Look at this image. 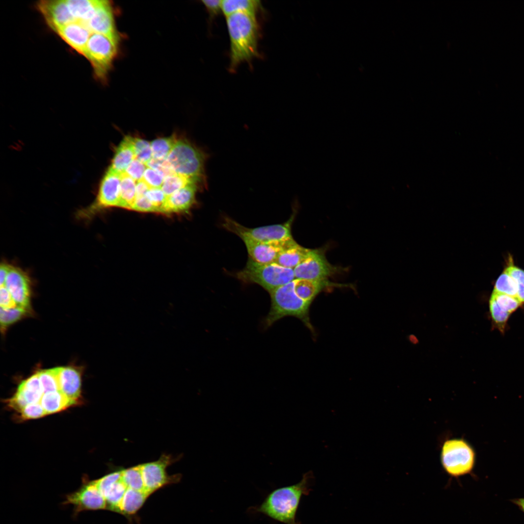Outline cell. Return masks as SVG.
<instances>
[{
  "instance_id": "cell-17",
  "label": "cell",
  "mask_w": 524,
  "mask_h": 524,
  "mask_svg": "<svg viewBox=\"0 0 524 524\" xmlns=\"http://www.w3.org/2000/svg\"><path fill=\"white\" fill-rule=\"evenodd\" d=\"M198 185L191 183L177 191L166 198L161 213H172L186 212L195 202Z\"/></svg>"
},
{
  "instance_id": "cell-28",
  "label": "cell",
  "mask_w": 524,
  "mask_h": 524,
  "mask_svg": "<svg viewBox=\"0 0 524 524\" xmlns=\"http://www.w3.org/2000/svg\"><path fill=\"white\" fill-rule=\"evenodd\" d=\"M17 391L21 393L28 404L40 402L44 392L37 373L23 381Z\"/></svg>"
},
{
  "instance_id": "cell-50",
  "label": "cell",
  "mask_w": 524,
  "mask_h": 524,
  "mask_svg": "<svg viewBox=\"0 0 524 524\" xmlns=\"http://www.w3.org/2000/svg\"><path fill=\"white\" fill-rule=\"evenodd\" d=\"M511 502L514 503H520L524 504V498H514L512 499Z\"/></svg>"
},
{
  "instance_id": "cell-43",
  "label": "cell",
  "mask_w": 524,
  "mask_h": 524,
  "mask_svg": "<svg viewBox=\"0 0 524 524\" xmlns=\"http://www.w3.org/2000/svg\"><path fill=\"white\" fill-rule=\"evenodd\" d=\"M145 196L157 209L158 213H161L162 206L166 198L161 188H149Z\"/></svg>"
},
{
  "instance_id": "cell-33",
  "label": "cell",
  "mask_w": 524,
  "mask_h": 524,
  "mask_svg": "<svg viewBox=\"0 0 524 524\" xmlns=\"http://www.w3.org/2000/svg\"><path fill=\"white\" fill-rule=\"evenodd\" d=\"M493 291L518 298V289L516 281L505 270L497 279Z\"/></svg>"
},
{
  "instance_id": "cell-29",
  "label": "cell",
  "mask_w": 524,
  "mask_h": 524,
  "mask_svg": "<svg viewBox=\"0 0 524 524\" xmlns=\"http://www.w3.org/2000/svg\"><path fill=\"white\" fill-rule=\"evenodd\" d=\"M121 177L120 200L118 207L131 210L136 198V182L123 173Z\"/></svg>"
},
{
  "instance_id": "cell-41",
  "label": "cell",
  "mask_w": 524,
  "mask_h": 524,
  "mask_svg": "<svg viewBox=\"0 0 524 524\" xmlns=\"http://www.w3.org/2000/svg\"><path fill=\"white\" fill-rule=\"evenodd\" d=\"M20 412L24 419H37L47 415L40 402L28 404Z\"/></svg>"
},
{
  "instance_id": "cell-11",
  "label": "cell",
  "mask_w": 524,
  "mask_h": 524,
  "mask_svg": "<svg viewBox=\"0 0 524 524\" xmlns=\"http://www.w3.org/2000/svg\"><path fill=\"white\" fill-rule=\"evenodd\" d=\"M174 461L170 455H163L155 461L140 465L145 490L148 494L179 481V475H169L166 471L167 467Z\"/></svg>"
},
{
  "instance_id": "cell-1",
  "label": "cell",
  "mask_w": 524,
  "mask_h": 524,
  "mask_svg": "<svg viewBox=\"0 0 524 524\" xmlns=\"http://www.w3.org/2000/svg\"><path fill=\"white\" fill-rule=\"evenodd\" d=\"M312 478L311 472L305 474L298 483L272 491L260 505L249 508V511L285 524H299L296 520V511L301 496L309 492Z\"/></svg>"
},
{
  "instance_id": "cell-10",
  "label": "cell",
  "mask_w": 524,
  "mask_h": 524,
  "mask_svg": "<svg viewBox=\"0 0 524 524\" xmlns=\"http://www.w3.org/2000/svg\"><path fill=\"white\" fill-rule=\"evenodd\" d=\"M63 505L73 507V516L84 511L107 509L106 500L100 491L96 480L85 482L76 491L66 495Z\"/></svg>"
},
{
  "instance_id": "cell-7",
  "label": "cell",
  "mask_w": 524,
  "mask_h": 524,
  "mask_svg": "<svg viewBox=\"0 0 524 524\" xmlns=\"http://www.w3.org/2000/svg\"><path fill=\"white\" fill-rule=\"evenodd\" d=\"M440 459L445 472L451 476L458 477L472 472L475 454L472 446L464 439H447L442 443Z\"/></svg>"
},
{
  "instance_id": "cell-6",
  "label": "cell",
  "mask_w": 524,
  "mask_h": 524,
  "mask_svg": "<svg viewBox=\"0 0 524 524\" xmlns=\"http://www.w3.org/2000/svg\"><path fill=\"white\" fill-rule=\"evenodd\" d=\"M119 41L98 33H92L84 56L90 62L95 77L105 82L118 53Z\"/></svg>"
},
{
  "instance_id": "cell-25",
  "label": "cell",
  "mask_w": 524,
  "mask_h": 524,
  "mask_svg": "<svg viewBox=\"0 0 524 524\" xmlns=\"http://www.w3.org/2000/svg\"><path fill=\"white\" fill-rule=\"evenodd\" d=\"M261 6L258 0H223L221 3L222 12L226 17L239 12L256 16Z\"/></svg>"
},
{
  "instance_id": "cell-47",
  "label": "cell",
  "mask_w": 524,
  "mask_h": 524,
  "mask_svg": "<svg viewBox=\"0 0 524 524\" xmlns=\"http://www.w3.org/2000/svg\"><path fill=\"white\" fill-rule=\"evenodd\" d=\"M9 404L11 408L21 412L28 404L21 393L17 391L15 395L9 400Z\"/></svg>"
},
{
  "instance_id": "cell-38",
  "label": "cell",
  "mask_w": 524,
  "mask_h": 524,
  "mask_svg": "<svg viewBox=\"0 0 524 524\" xmlns=\"http://www.w3.org/2000/svg\"><path fill=\"white\" fill-rule=\"evenodd\" d=\"M508 260L504 270L516 280L518 289L517 297L522 304H524V270L514 265L511 257Z\"/></svg>"
},
{
  "instance_id": "cell-4",
  "label": "cell",
  "mask_w": 524,
  "mask_h": 524,
  "mask_svg": "<svg viewBox=\"0 0 524 524\" xmlns=\"http://www.w3.org/2000/svg\"><path fill=\"white\" fill-rule=\"evenodd\" d=\"M207 156L187 140H177L164 163L174 173L203 184L206 182L204 164Z\"/></svg>"
},
{
  "instance_id": "cell-13",
  "label": "cell",
  "mask_w": 524,
  "mask_h": 524,
  "mask_svg": "<svg viewBox=\"0 0 524 524\" xmlns=\"http://www.w3.org/2000/svg\"><path fill=\"white\" fill-rule=\"evenodd\" d=\"M4 286L17 306L28 311L30 307L31 281L27 272L11 264Z\"/></svg>"
},
{
  "instance_id": "cell-18",
  "label": "cell",
  "mask_w": 524,
  "mask_h": 524,
  "mask_svg": "<svg viewBox=\"0 0 524 524\" xmlns=\"http://www.w3.org/2000/svg\"><path fill=\"white\" fill-rule=\"evenodd\" d=\"M56 33L79 53L84 55L92 33L83 23L74 21L62 27Z\"/></svg>"
},
{
  "instance_id": "cell-2",
  "label": "cell",
  "mask_w": 524,
  "mask_h": 524,
  "mask_svg": "<svg viewBox=\"0 0 524 524\" xmlns=\"http://www.w3.org/2000/svg\"><path fill=\"white\" fill-rule=\"evenodd\" d=\"M230 40L229 70L257 57L259 28L256 16L236 13L226 17Z\"/></svg>"
},
{
  "instance_id": "cell-48",
  "label": "cell",
  "mask_w": 524,
  "mask_h": 524,
  "mask_svg": "<svg viewBox=\"0 0 524 524\" xmlns=\"http://www.w3.org/2000/svg\"><path fill=\"white\" fill-rule=\"evenodd\" d=\"M11 264L5 261L0 263V286H4L5 281L9 273Z\"/></svg>"
},
{
  "instance_id": "cell-45",
  "label": "cell",
  "mask_w": 524,
  "mask_h": 524,
  "mask_svg": "<svg viewBox=\"0 0 524 524\" xmlns=\"http://www.w3.org/2000/svg\"><path fill=\"white\" fill-rule=\"evenodd\" d=\"M0 307L5 309H11L17 307L11 294L5 286H0Z\"/></svg>"
},
{
  "instance_id": "cell-26",
  "label": "cell",
  "mask_w": 524,
  "mask_h": 524,
  "mask_svg": "<svg viewBox=\"0 0 524 524\" xmlns=\"http://www.w3.org/2000/svg\"><path fill=\"white\" fill-rule=\"evenodd\" d=\"M127 488L121 477L118 481L100 491L106 500L107 509L119 513L121 502Z\"/></svg>"
},
{
  "instance_id": "cell-40",
  "label": "cell",
  "mask_w": 524,
  "mask_h": 524,
  "mask_svg": "<svg viewBox=\"0 0 524 524\" xmlns=\"http://www.w3.org/2000/svg\"><path fill=\"white\" fill-rule=\"evenodd\" d=\"M149 188H161L164 177L157 171L147 167L142 179Z\"/></svg>"
},
{
  "instance_id": "cell-21",
  "label": "cell",
  "mask_w": 524,
  "mask_h": 524,
  "mask_svg": "<svg viewBox=\"0 0 524 524\" xmlns=\"http://www.w3.org/2000/svg\"><path fill=\"white\" fill-rule=\"evenodd\" d=\"M149 496L145 491L128 488L121 502L119 513L125 516L135 514L142 507Z\"/></svg>"
},
{
  "instance_id": "cell-36",
  "label": "cell",
  "mask_w": 524,
  "mask_h": 524,
  "mask_svg": "<svg viewBox=\"0 0 524 524\" xmlns=\"http://www.w3.org/2000/svg\"><path fill=\"white\" fill-rule=\"evenodd\" d=\"M26 313L27 310L19 307L11 309L0 307V322L1 329H5L8 326L18 321Z\"/></svg>"
},
{
  "instance_id": "cell-5",
  "label": "cell",
  "mask_w": 524,
  "mask_h": 524,
  "mask_svg": "<svg viewBox=\"0 0 524 524\" xmlns=\"http://www.w3.org/2000/svg\"><path fill=\"white\" fill-rule=\"evenodd\" d=\"M236 275L243 282L259 284L269 293L295 279L293 269L276 262L260 263L249 258L245 268Z\"/></svg>"
},
{
  "instance_id": "cell-34",
  "label": "cell",
  "mask_w": 524,
  "mask_h": 524,
  "mask_svg": "<svg viewBox=\"0 0 524 524\" xmlns=\"http://www.w3.org/2000/svg\"><path fill=\"white\" fill-rule=\"evenodd\" d=\"M59 367L41 370L37 373L44 393L60 391L58 381Z\"/></svg>"
},
{
  "instance_id": "cell-15",
  "label": "cell",
  "mask_w": 524,
  "mask_h": 524,
  "mask_svg": "<svg viewBox=\"0 0 524 524\" xmlns=\"http://www.w3.org/2000/svg\"><path fill=\"white\" fill-rule=\"evenodd\" d=\"M48 26L57 32L62 27L76 21L66 0H41L36 4Z\"/></svg>"
},
{
  "instance_id": "cell-19",
  "label": "cell",
  "mask_w": 524,
  "mask_h": 524,
  "mask_svg": "<svg viewBox=\"0 0 524 524\" xmlns=\"http://www.w3.org/2000/svg\"><path fill=\"white\" fill-rule=\"evenodd\" d=\"M58 381L60 391L76 403L81 392V373L72 366L59 367Z\"/></svg>"
},
{
  "instance_id": "cell-27",
  "label": "cell",
  "mask_w": 524,
  "mask_h": 524,
  "mask_svg": "<svg viewBox=\"0 0 524 524\" xmlns=\"http://www.w3.org/2000/svg\"><path fill=\"white\" fill-rule=\"evenodd\" d=\"M40 403L47 415L60 411L75 403L60 391L44 393Z\"/></svg>"
},
{
  "instance_id": "cell-35",
  "label": "cell",
  "mask_w": 524,
  "mask_h": 524,
  "mask_svg": "<svg viewBox=\"0 0 524 524\" xmlns=\"http://www.w3.org/2000/svg\"><path fill=\"white\" fill-rule=\"evenodd\" d=\"M489 309L493 322L498 329L503 333L507 322L511 314L502 309L491 296L489 301Z\"/></svg>"
},
{
  "instance_id": "cell-46",
  "label": "cell",
  "mask_w": 524,
  "mask_h": 524,
  "mask_svg": "<svg viewBox=\"0 0 524 524\" xmlns=\"http://www.w3.org/2000/svg\"><path fill=\"white\" fill-rule=\"evenodd\" d=\"M201 2L212 17L217 16L222 12L221 0H203Z\"/></svg>"
},
{
  "instance_id": "cell-37",
  "label": "cell",
  "mask_w": 524,
  "mask_h": 524,
  "mask_svg": "<svg viewBox=\"0 0 524 524\" xmlns=\"http://www.w3.org/2000/svg\"><path fill=\"white\" fill-rule=\"evenodd\" d=\"M131 141L134 158L144 164H147L152 158L150 143L145 140L132 137Z\"/></svg>"
},
{
  "instance_id": "cell-20",
  "label": "cell",
  "mask_w": 524,
  "mask_h": 524,
  "mask_svg": "<svg viewBox=\"0 0 524 524\" xmlns=\"http://www.w3.org/2000/svg\"><path fill=\"white\" fill-rule=\"evenodd\" d=\"M134 158L131 137L127 136L117 147L109 169L121 175Z\"/></svg>"
},
{
  "instance_id": "cell-42",
  "label": "cell",
  "mask_w": 524,
  "mask_h": 524,
  "mask_svg": "<svg viewBox=\"0 0 524 524\" xmlns=\"http://www.w3.org/2000/svg\"><path fill=\"white\" fill-rule=\"evenodd\" d=\"M145 165V164L134 158L124 173L131 178L136 182L142 180L146 168Z\"/></svg>"
},
{
  "instance_id": "cell-16",
  "label": "cell",
  "mask_w": 524,
  "mask_h": 524,
  "mask_svg": "<svg viewBox=\"0 0 524 524\" xmlns=\"http://www.w3.org/2000/svg\"><path fill=\"white\" fill-rule=\"evenodd\" d=\"M243 241L246 245L249 258L255 262L263 264L275 262L281 251L296 242L294 239L283 242Z\"/></svg>"
},
{
  "instance_id": "cell-31",
  "label": "cell",
  "mask_w": 524,
  "mask_h": 524,
  "mask_svg": "<svg viewBox=\"0 0 524 524\" xmlns=\"http://www.w3.org/2000/svg\"><path fill=\"white\" fill-rule=\"evenodd\" d=\"M191 183L199 185L188 178L174 174L164 178L161 189L167 197L177 191Z\"/></svg>"
},
{
  "instance_id": "cell-44",
  "label": "cell",
  "mask_w": 524,
  "mask_h": 524,
  "mask_svg": "<svg viewBox=\"0 0 524 524\" xmlns=\"http://www.w3.org/2000/svg\"><path fill=\"white\" fill-rule=\"evenodd\" d=\"M131 210L140 212H157V209L149 201L146 196L136 197Z\"/></svg>"
},
{
  "instance_id": "cell-30",
  "label": "cell",
  "mask_w": 524,
  "mask_h": 524,
  "mask_svg": "<svg viewBox=\"0 0 524 524\" xmlns=\"http://www.w3.org/2000/svg\"><path fill=\"white\" fill-rule=\"evenodd\" d=\"M177 139L175 137L155 139L150 143L152 158L159 160H165Z\"/></svg>"
},
{
  "instance_id": "cell-9",
  "label": "cell",
  "mask_w": 524,
  "mask_h": 524,
  "mask_svg": "<svg viewBox=\"0 0 524 524\" xmlns=\"http://www.w3.org/2000/svg\"><path fill=\"white\" fill-rule=\"evenodd\" d=\"M291 218L282 224H276L254 228L243 226L229 217H225L222 226L229 231L236 234L243 241L257 242H287L293 240L291 233Z\"/></svg>"
},
{
  "instance_id": "cell-8",
  "label": "cell",
  "mask_w": 524,
  "mask_h": 524,
  "mask_svg": "<svg viewBox=\"0 0 524 524\" xmlns=\"http://www.w3.org/2000/svg\"><path fill=\"white\" fill-rule=\"evenodd\" d=\"M120 192V175L108 169L101 181L94 202L77 211L76 217L80 220L89 221L104 209L118 207Z\"/></svg>"
},
{
  "instance_id": "cell-51",
  "label": "cell",
  "mask_w": 524,
  "mask_h": 524,
  "mask_svg": "<svg viewBox=\"0 0 524 524\" xmlns=\"http://www.w3.org/2000/svg\"><path fill=\"white\" fill-rule=\"evenodd\" d=\"M513 504L524 513V504L520 503H514Z\"/></svg>"
},
{
  "instance_id": "cell-23",
  "label": "cell",
  "mask_w": 524,
  "mask_h": 524,
  "mask_svg": "<svg viewBox=\"0 0 524 524\" xmlns=\"http://www.w3.org/2000/svg\"><path fill=\"white\" fill-rule=\"evenodd\" d=\"M331 285L328 281H319L305 279H295L294 289L296 294L303 300L312 303L323 289Z\"/></svg>"
},
{
  "instance_id": "cell-39",
  "label": "cell",
  "mask_w": 524,
  "mask_h": 524,
  "mask_svg": "<svg viewBox=\"0 0 524 524\" xmlns=\"http://www.w3.org/2000/svg\"><path fill=\"white\" fill-rule=\"evenodd\" d=\"M504 311L511 314L522 304L518 298L506 294L492 292L491 296Z\"/></svg>"
},
{
  "instance_id": "cell-3",
  "label": "cell",
  "mask_w": 524,
  "mask_h": 524,
  "mask_svg": "<svg viewBox=\"0 0 524 524\" xmlns=\"http://www.w3.org/2000/svg\"><path fill=\"white\" fill-rule=\"evenodd\" d=\"M294 280L269 293L271 306L265 320V326L269 327L283 317L292 316L301 320L314 335L315 330L309 317L311 303L303 300L296 294Z\"/></svg>"
},
{
  "instance_id": "cell-22",
  "label": "cell",
  "mask_w": 524,
  "mask_h": 524,
  "mask_svg": "<svg viewBox=\"0 0 524 524\" xmlns=\"http://www.w3.org/2000/svg\"><path fill=\"white\" fill-rule=\"evenodd\" d=\"M310 250L295 242L281 251L275 262L283 267L294 269L306 258Z\"/></svg>"
},
{
  "instance_id": "cell-24",
  "label": "cell",
  "mask_w": 524,
  "mask_h": 524,
  "mask_svg": "<svg viewBox=\"0 0 524 524\" xmlns=\"http://www.w3.org/2000/svg\"><path fill=\"white\" fill-rule=\"evenodd\" d=\"M98 0H66L70 12L75 21L83 23L89 20L95 14Z\"/></svg>"
},
{
  "instance_id": "cell-49",
  "label": "cell",
  "mask_w": 524,
  "mask_h": 524,
  "mask_svg": "<svg viewBox=\"0 0 524 524\" xmlns=\"http://www.w3.org/2000/svg\"><path fill=\"white\" fill-rule=\"evenodd\" d=\"M149 189L147 184L142 180L136 182V197L144 196Z\"/></svg>"
},
{
  "instance_id": "cell-12",
  "label": "cell",
  "mask_w": 524,
  "mask_h": 524,
  "mask_svg": "<svg viewBox=\"0 0 524 524\" xmlns=\"http://www.w3.org/2000/svg\"><path fill=\"white\" fill-rule=\"evenodd\" d=\"M295 279L328 281L334 268L327 260L323 252L311 249L306 258L294 269Z\"/></svg>"
},
{
  "instance_id": "cell-14",
  "label": "cell",
  "mask_w": 524,
  "mask_h": 524,
  "mask_svg": "<svg viewBox=\"0 0 524 524\" xmlns=\"http://www.w3.org/2000/svg\"><path fill=\"white\" fill-rule=\"evenodd\" d=\"M92 33L107 35L120 42L121 39L115 20L113 4L109 0H98L94 15L84 23Z\"/></svg>"
},
{
  "instance_id": "cell-32",
  "label": "cell",
  "mask_w": 524,
  "mask_h": 524,
  "mask_svg": "<svg viewBox=\"0 0 524 524\" xmlns=\"http://www.w3.org/2000/svg\"><path fill=\"white\" fill-rule=\"evenodd\" d=\"M122 479L128 488L146 491L140 465L122 470Z\"/></svg>"
}]
</instances>
